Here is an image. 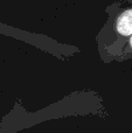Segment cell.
Masks as SVG:
<instances>
[{
  "mask_svg": "<svg viewBox=\"0 0 132 133\" xmlns=\"http://www.w3.org/2000/svg\"><path fill=\"white\" fill-rule=\"evenodd\" d=\"M107 22L97 35L100 55L104 62H111L125 42L132 36V6L115 2L107 8Z\"/></svg>",
  "mask_w": 132,
  "mask_h": 133,
  "instance_id": "1",
  "label": "cell"
},
{
  "mask_svg": "<svg viewBox=\"0 0 132 133\" xmlns=\"http://www.w3.org/2000/svg\"><path fill=\"white\" fill-rule=\"evenodd\" d=\"M130 58H132V36L125 42V44L122 47V49L116 55V57H115L114 61L123 62V61L130 60Z\"/></svg>",
  "mask_w": 132,
  "mask_h": 133,
  "instance_id": "2",
  "label": "cell"
},
{
  "mask_svg": "<svg viewBox=\"0 0 132 133\" xmlns=\"http://www.w3.org/2000/svg\"><path fill=\"white\" fill-rule=\"evenodd\" d=\"M124 1H126V2H130V4H132V0H124Z\"/></svg>",
  "mask_w": 132,
  "mask_h": 133,
  "instance_id": "3",
  "label": "cell"
}]
</instances>
